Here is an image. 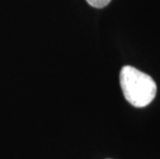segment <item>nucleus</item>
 Here are the masks:
<instances>
[{"label":"nucleus","instance_id":"nucleus-1","mask_svg":"<svg viewBox=\"0 0 160 159\" xmlns=\"http://www.w3.org/2000/svg\"><path fill=\"white\" fill-rule=\"evenodd\" d=\"M120 85L125 99L135 107L149 106L157 92V85L152 77L130 65L122 67Z\"/></svg>","mask_w":160,"mask_h":159},{"label":"nucleus","instance_id":"nucleus-2","mask_svg":"<svg viewBox=\"0 0 160 159\" xmlns=\"http://www.w3.org/2000/svg\"><path fill=\"white\" fill-rule=\"evenodd\" d=\"M88 4L95 8H102L105 7L112 0H86Z\"/></svg>","mask_w":160,"mask_h":159}]
</instances>
